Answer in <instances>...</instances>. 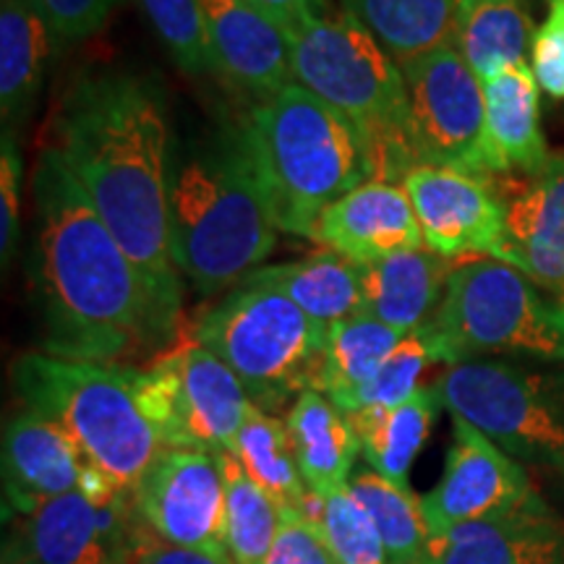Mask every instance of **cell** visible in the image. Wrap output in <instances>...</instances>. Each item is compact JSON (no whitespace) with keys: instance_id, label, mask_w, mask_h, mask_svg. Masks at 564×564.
Masks as SVG:
<instances>
[{"instance_id":"1","label":"cell","mask_w":564,"mask_h":564,"mask_svg":"<svg viewBox=\"0 0 564 564\" xmlns=\"http://www.w3.org/2000/svg\"><path fill=\"white\" fill-rule=\"evenodd\" d=\"M34 285L47 356L123 366L175 337L173 312L112 236L108 223L53 147L32 175Z\"/></svg>"},{"instance_id":"2","label":"cell","mask_w":564,"mask_h":564,"mask_svg":"<svg viewBox=\"0 0 564 564\" xmlns=\"http://www.w3.org/2000/svg\"><path fill=\"white\" fill-rule=\"evenodd\" d=\"M51 147L61 154L131 262L181 312L178 270L167 238L171 126L152 82L95 70L63 95Z\"/></svg>"},{"instance_id":"3","label":"cell","mask_w":564,"mask_h":564,"mask_svg":"<svg viewBox=\"0 0 564 564\" xmlns=\"http://www.w3.org/2000/svg\"><path fill=\"white\" fill-rule=\"evenodd\" d=\"M243 123L173 141L167 171L171 259L202 295L241 285L278 243Z\"/></svg>"},{"instance_id":"4","label":"cell","mask_w":564,"mask_h":564,"mask_svg":"<svg viewBox=\"0 0 564 564\" xmlns=\"http://www.w3.org/2000/svg\"><path fill=\"white\" fill-rule=\"evenodd\" d=\"M243 129L282 232L308 238L324 209L373 181L364 133L295 82L253 105Z\"/></svg>"},{"instance_id":"5","label":"cell","mask_w":564,"mask_h":564,"mask_svg":"<svg viewBox=\"0 0 564 564\" xmlns=\"http://www.w3.org/2000/svg\"><path fill=\"white\" fill-rule=\"evenodd\" d=\"M288 37L293 82L343 112L364 133L373 181L403 183L419 165L400 63L345 11L337 17L319 13Z\"/></svg>"},{"instance_id":"6","label":"cell","mask_w":564,"mask_h":564,"mask_svg":"<svg viewBox=\"0 0 564 564\" xmlns=\"http://www.w3.org/2000/svg\"><path fill=\"white\" fill-rule=\"evenodd\" d=\"M133 366L26 352L11 369L26 411L58 423L91 468L133 491L162 453V442L139 405Z\"/></svg>"},{"instance_id":"7","label":"cell","mask_w":564,"mask_h":564,"mask_svg":"<svg viewBox=\"0 0 564 564\" xmlns=\"http://www.w3.org/2000/svg\"><path fill=\"white\" fill-rule=\"evenodd\" d=\"M421 329L447 369L484 358L564 361V295L499 259H463Z\"/></svg>"},{"instance_id":"8","label":"cell","mask_w":564,"mask_h":564,"mask_svg":"<svg viewBox=\"0 0 564 564\" xmlns=\"http://www.w3.org/2000/svg\"><path fill=\"white\" fill-rule=\"evenodd\" d=\"M329 327L264 285L241 282L196 324V343L241 379L251 403L282 411L303 392H322Z\"/></svg>"},{"instance_id":"9","label":"cell","mask_w":564,"mask_h":564,"mask_svg":"<svg viewBox=\"0 0 564 564\" xmlns=\"http://www.w3.org/2000/svg\"><path fill=\"white\" fill-rule=\"evenodd\" d=\"M444 405L507 455L564 481V361L484 358L440 377Z\"/></svg>"},{"instance_id":"10","label":"cell","mask_w":564,"mask_h":564,"mask_svg":"<svg viewBox=\"0 0 564 564\" xmlns=\"http://www.w3.org/2000/svg\"><path fill=\"white\" fill-rule=\"evenodd\" d=\"M139 405L165 449L232 453L251 411L241 379L194 343L133 371Z\"/></svg>"},{"instance_id":"11","label":"cell","mask_w":564,"mask_h":564,"mask_svg":"<svg viewBox=\"0 0 564 564\" xmlns=\"http://www.w3.org/2000/svg\"><path fill=\"white\" fill-rule=\"evenodd\" d=\"M415 165L489 175L484 82L453 40L400 63Z\"/></svg>"},{"instance_id":"12","label":"cell","mask_w":564,"mask_h":564,"mask_svg":"<svg viewBox=\"0 0 564 564\" xmlns=\"http://www.w3.org/2000/svg\"><path fill=\"white\" fill-rule=\"evenodd\" d=\"M141 528L133 491L76 489L13 514L3 564H133Z\"/></svg>"},{"instance_id":"13","label":"cell","mask_w":564,"mask_h":564,"mask_svg":"<svg viewBox=\"0 0 564 564\" xmlns=\"http://www.w3.org/2000/svg\"><path fill=\"white\" fill-rule=\"evenodd\" d=\"M539 497L525 465L507 455L481 429L453 415V444L440 484L421 497L429 535L484 523L523 510Z\"/></svg>"},{"instance_id":"14","label":"cell","mask_w":564,"mask_h":564,"mask_svg":"<svg viewBox=\"0 0 564 564\" xmlns=\"http://www.w3.org/2000/svg\"><path fill=\"white\" fill-rule=\"evenodd\" d=\"M133 505L154 539L228 554V491L217 455L204 449H162L133 489Z\"/></svg>"},{"instance_id":"15","label":"cell","mask_w":564,"mask_h":564,"mask_svg":"<svg viewBox=\"0 0 564 564\" xmlns=\"http://www.w3.org/2000/svg\"><path fill=\"white\" fill-rule=\"evenodd\" d=\"M423 246L444 259L489 257L505 249V196L486 175L419 165L403 178Z\"/></svg>"},{"instance_id":"16","label":"cell","mask_w":564,"mask_h":564,"mask_svg":"<svg viewBox=\"0 0 564 564\" xmlns=\"http://www.w3.org/2000/svg\"><path fill=\"white\" fill-rule=\"evenodd\" d=\"M212 66L246 95L267 100L293 84L291 37L251 0H202Z\"/></svg>"},{"instance_id":"17","label":"cell","mask_w":564,"mask_h":564,"mask_svg":"<svg viewBox=\"0 0 564 564\" xmlns=\"http://www.w3.org/2000/svg\"><path fill=\"white\" fill-rule=\"evenodd\" d=\"M308 238L356 264L426 249L405 186L382 181L364 183L324 209Z\"/></svg>"},{"instance_id":"18","label":"cell","mask_w":564,"mask_h":564,"mask_svg":"<svg viewBox=\"0 0 564 564\" xmlns=\"http://www.w3.org/2000/svg\"><path fill=\"white\" fill-rule=\"evenodd\" d=\"M499 262L564 295V152L549 158L505 196V249Z\"/></svg>"},{"instance_id":"19","label":"cell","mask_w":564,"mask_h":564,"mask_svg":"<svg viewBox=\"0 0 564 564\" xmlns=\"http://www.w3.org/2000/svg\"><path fill=\"white\" fill-rule=\"evenodd\" d=\"M84 460L58 423L21 411L3 429V510L26 514L45 499L82 486Z\"/></svg>"},{"instance_id":"20","label":"cell","mask_w":564,"mask_h":564,"mask_svg":"<svg viewBox=\"0 0 564 564\" xmlns=\"http://www.w3.org/2000/svg\"><path fill=\"white\" fill-rule=\"evenodd\" d=\"M423 564H564V518L535 497L505 518L432 535Z\"/></svg>"},{"instance_id":"21","label":"cell","mask_w":564,"mask_h":564,"mask_svg":"<svg viewBox=\"0 0 564 564\" xmlns=\"http://www.w3.org/2000/svg\"><path fill=\"white\" fill-rule=\"evenodd\" d=\"M486 105V162L489 175L541 173L549 152L541 129V87L535 82L531 63H520L499 70L484 82Z\"/></svg>"},{"instance_id":"22","label":"cell","mask_w":564,"mask_h":564,"mask_svg":"<svg viewBox=\"0 0 564 564\" xmlns=\"http://www.w3.org/2000/svg\"><path fill=\"white\" fill-rule=\"evenodd\" d=\"M453 270V259L429 249L361 264V314L390 324L403 335L415 333L442 303Z\"/></svg>"},{"instance_id":"23","label":"cell","mask_w":564,"mask_h":564,"mask_svg":"<svg viewBox=\"0 0 564 564\" xmlns=\"http://www.w3.org/2000/svg\"><path fill=\"white\" fill-rule=\"evenodd\" d=\"M285 426L308 489L333 494L350 486L361 440L348 413H343L324 392L308 390L288 408Z\"/></svg>"},{"instance_id":"24","label":"cell","mask_w":564,"mask_h":564,"mask_svg":"<svg viewBox=\"0 0 564 564\" xmlns=\"http://www.w3.org/2000/svg\"><path fill=\"white\" fill-rule=\"evenodd\" d=\"M61 40L32 0H0V116L24 121Z\"/></svg>"},{"instance_id":"25","label":"cell","mask_w":564,"mask_h":564,"mask_svg":"<svg viewBox=\"0 0 564 564\" xmlns=\"http://www.w3.org/2000/svg\"><path fill=\"white\" fill-rule=\"evenodd\" d=\"M444 405L440 382L423 384L405 403L392 408H369L352 413L350 421L361 440V455L373 474L387 481L408 486L415 457L423 449Z\"/></svg>"},{"instance_id":"26","label":"cell","mask_w":564,"mask_h":564,"mask_svg":"<svg viewBox=\"0 0 564 564\" xmlns=\"http://www.w3.org/2000/svg\"><path fill=\"white\" fill-rule=\"evenodd\" d=\"M243 282L282 293L322 327L361 314V264L329 249L308 253L299 262L259 267Z\"/></svg>"},{"instance_id":"27","label":"cell","mask_w":564,"mask_h":564,"mask_svg":"<svg viewBox=\"0 0 564 564\" xmlns=\"http://www.w3.org/2000/svg\"><path fill=\"white\" fill-rule=\"evenodd\" d=\"M535 30L531 9L520 0H457L453 45L486 82L499 70L528 63Z\"/></svg>"},{"instance_id":"28","label":"cell","mask_w":564,"mask_h":564,"mask_svg":"<svg viewBox=\"0 0 564 564\" xmlns=\"http://www.w3.org/2000/svg\"><path fill=\"white\" fill-rule=\"evenodd\" d=\"M343 11L405 63L453 40L457 0H343Z\"/></svg>"},{"instance_id":"29","label":"cell","mask_w":564,"mask_h":564,"mask_svg":"<svg viewBox=\"0 0 564 564\" xmlns=\"http://www.w3.org/2000/svg\"><path fill=\"white\" fill-rule=\"evenodd\" d=\"M403 333L373 316L356 314L329 327L327 361H324L322 392L345 411L358 390L377 377L390 352L403 340Z\"/></svg>"},{"instance_id":"30","label":"cell","mask_w":564,"mask_h":564,"mask_svg":"<svg viewBox=\"0 0 564 564\" xmlns=\"http://www.w3.org/2000/svg\"><path fill=\"white\" fill-rule=\"evenodd\" d=\"M232 455L282 510H299L308 486L301 476L285 423L262 408L251 405Z\"/></svg>"},{"instance_id":"31","label":"cell","mask_w":564,"mask_h":564,"mask_svg":"<svg viewBox=\"0 0 564 564\" xmlns=\"http://www.w3.org/2000/svg\"><path fill=\"white\" fill-rule=\"evenodd\" d=\"M225 491H228V514H225V544L236 564H267L278 539L282 507L246 474L232 453H217Z\"/></svg>"},{"instance_id":"32","label":"cell","mask_w":564,"mask_h":564,"mask_svg":"<svg viewBox=\"0 0 564 564\" xmlns=\"http://www.w3.org/2000/svg\"><path fill=\"white\" fill-rule=\"evenodd\" d=\"M350 491L371 514L392 564H423L432 535L423 520L421 497L387 481L371 468L350 478Z\"/></svg>"},{"instance_id":"33","label":"cell","mask_w":564,"mask_h":564,"mask_svg":"<svg viewBox=\"0 0 564 564\" xmlns=\"http://www.w3.org/2000/svg\"><path fill=\"white\" fill-rule=\"evenodd\" d=\"M137 6L175 66L192 76L215 70L202 0H137Z\"/></svg>"},{"instance_id":"34","label":"cell","mask_w":564,"mask_h":564,"mask_svg":"<svg viewBox=\"0 0 564 564\" xmlns=\"http://www.w3.org/2000/svg\"><path fill=\"white\" fill-rule=\"evenodd\" d=\"M322 497L324 512L316 531L327 541L337 564H392L371 514L358 502L350 486Z\"/></svg>"},{"instance_id":"35","label":"cell","mask_w":564,"mask_h":564,"mask_svg":"<svg viewBox=\"0 0 564 564\" xmlns=\"http://www.w3.org/2000/svg\"><path fill=\"white\" fill-rule=\"evenodd\" d=\"M432 364L440 361H436V352L432 343H429L426 333L423 329L408 333L398 348L390 352V358L382 364V369L377 371V377L364 390L356 392V398L350 400L343 413L352 415L369 411V408H392L405 403L411 394L421 390L423 371Z\"/></svg>"},{"instance_id":"36","label":"cell","mask_w":564,"mask_h":564,"mask_svg":"<svg viewBox=\"0 0 564 564\" xmlns=\"http://www.w3.org/2000/svg\"><path fill=\"white\" fill-rule=\"evenodd\" d=\"M528 63L539 87L554 100H564V0H549L546 19L535 30Z\"/></svg>"},{"instance_id":"37","label":"cell","mask_w":564,"mask_h":564,"mask_svg":"<svg viewBox=\"0 0 564 564\" xmlns=\"http://www.w3.org/2000/svg\"><path fill=\"white\" fill-rule=\"evenodd\" d=\"M32 3L51 21L61 45H76L102 30L118 0H32Z\"/></svg>"},{"instance_id":"38","label":"cell","mask_w":564,"mask_h":564,"mask_svg":"<svg viewBox=\"0 0 564 564\" xmlns=\"http://www.w3.org/2000/svg\"><path fill=\"white\" fill-rule=\"evenodd\" d=\"M267 564H337L327 541L299 510H282L280 531Z\"/></svg>"},{"instance_id":"39","label":"cell","mask_w":564,"mask_h":564,"mask_svg":"<svg viewBox=\"0 0 564 564\" xmlns=\"http://www.w3.org/2000/svg\"><path fill=\"white\" fill-rule=\"evenodd\" d=\"M21 232V154L17 139L3 131L0 150V257L11 262Z\"/></svg>"},{"instance_id":"40","label":"cell","mask_w":564,"mask_h":564,"mask_svg":"<svg viewBox=\"0 0 564 564\" xmlns=\"http://www.w3.org/2000/svg\"><path fill=\"white\" fill-rule=\"evenodd\" d=\"M133 564H236L228 554H212L202 552V549H186L173 546L165 541H150L139 546Z\"/></svg>"},{"instance_id":"41","label":"cell","mask_w":564,"mask_h":564,"mask_svg":"<svg viewBox=\"0 0 564 564\" xmlns=\"http://www.w3.org/2000/svg\"><path fill=\"white\" fill-rule=\"evenodd\" d=\"M251 3L278 21L288 34L306 24L308 19L319 17V0H251Z\"/></svg>"},{"instance_id":"42","label":"cell","mask_w":564,"mask_h":564,"mask_svg":"<svg viewBox=\"0 0 564 564\" xmlns=\"http://www.w3.org/2000/svg\"><path fill=\"white\" fill-rule=\"evenodd\" d=\"M520 3H523V6H528V9H531V6H533V3H539V0H520Z\"/></svg>"}]
</instances>
